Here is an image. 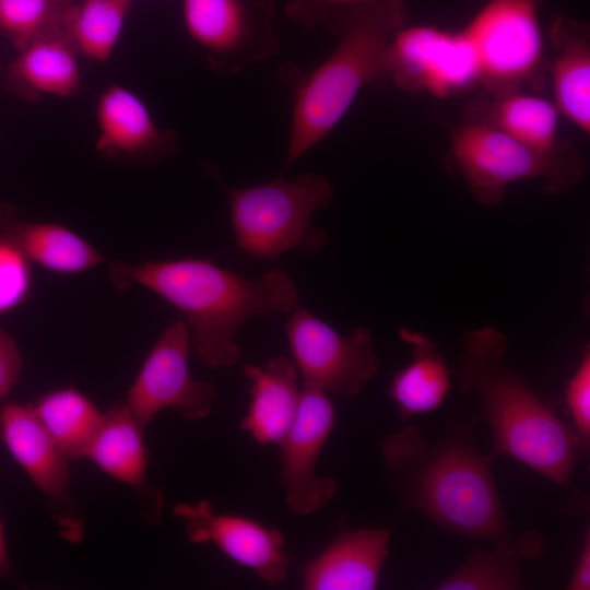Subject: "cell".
Masks as SVG:
<instances>
[{
  "label": "cell",
  "instance_id": "ffe728a7",
  "mask_svg": "<svg viewBox=\"0 0 590 590\" xmlns=\"http://www.w3.org/2000/svg\"><path fill=\"white\" fill-rule=\"evenodd\" d=\"M250 402L240 428L260 445H280L296 417L300 391L299 373L292 358L276 356L261 365L246 364Z\"/></svg>",
  "mask_w": 590,
  "mask_h": 590
},
{
  "label": "cell",
  "instance_id": "f1b7e54d",
  "mask_svg": "<svg viewBox=\"0 0 590 590\" xmlns=\"http://www.w3.org/2000/svg\"><path fill=\"white\" fill-rule=\"evenodd\" d=\"M370 0H287L284 13L309 32L324 28L331 33L338 20L351 9Z\"/></svg>",
  "mask_w": 590,
  "mask_h": 590
},
{
  "label": "cell",
  "instance_id": "603a6c76",
  "mask_svg": "<svg viewBox=\"0 0 590 590\" xmlns=\"http://www.w3.org/2000/svg\"><path fill=\"white\" fill-rule=\"evenodd\" d=\"M487 550L473 547L451 576L437 590H518L522 588L521 568L526 562L540 559L546 539L536 530L511 532L493 542Z\"/></svg>",
  "mask_w": 590,
  "mask_h": 590
},
{
  "label": "cell",
  "instance_id": "cb8c5ba5",
  "mask_svg": "<svg viewBox=\"0 0 590 590\" xmlns=\"http://www.w3.org/2000/svg\"><path fill=\"white\" fill-rule=\"evenodd\" d=\"M400 337L412 347V361L392 378L390 397L401 418L439 408L450 390V371L435 344L421 333L401 329Z\"/></svg>",
  "mask_w": 590,
  "mask_h": 590
},
{
  "label": "cell",
  "instance_id": "4316f807",
  "mask_svg": "<svg viewBox=\"0 0 590 590\" xmlns=\"http://www.w3.org/2000/svg\"><path fill=\"white\" fill-rule=\"evenodd\" d=\"M56 0H0V33L17 51L45 27Z\"/></svg>",
  "mask_w": 590,
  "mask_h": 590
},
{
  "label": "cell",
  "instance_id": "6da1fadb",
  "mask_svg": "<svg viewBox=\"0 0 590 590\" xmlns=\"http://www.w3.org/2000/svg\"><path fill=\"white\" fill-rule=\"evenodd\" d=\"M480 420L477 414L455 417L436 440L408 425L387 435L381 451L405 510L445 532L491 543L514 529L493 477L494 459L474 442Z\"/></svg>",
  "mask_w": 590,
  "mask_h": 590
},
{
  "label": "cell",
  "instance_id": "9c48e42d",
  "mask_svg": "<svg viewBox=\"0 0 590 590\" xmlns=\"http://www.w3.org/2000/svg\"><path fill=\"white\" fill-rule=\"evenodd\" d=\"M290 312L284 331L303 386L346 399L375 378L380 362L369 329L344 335L299 305Z\"/></svg>",
  "mask_w": 590,
  "mask_h": 590
},
{
  "label": "cell",
  "instance_id": "5bb4252c",
  "mask_svg": "<svg viewBox=\"0 0 590 590\" xmlns=\"http://www.w3.org/2000/svg\"><path fill=\"white\" fill-rule=\"evenodd\" d=\"M335 424V409L329 394L303 386L296 417L281 448L280 479L285 503L299 516L323 508L338 489L334 477L317 474L318 457Z\"/></svg>",
  "mask_w": 590,
  "mask_h": 590
},
{
  "label": "cell",
  "instance_id": "5b68a950",
  "mask_svg": "<svg viewBox=\"0 0 590 590\" xmlns=\"http://www.w3.org/2000/svg\"><path fill=\"white\" fill-rule=\"evenodd\" d=\"M224 188L236 246L244 253L275 261L288 251L314 255L326 246L327 234L314 226L312 217L332 201L327 177L307 172L293 179L280 176L258 186Z\"/></svg>",
  "mask_w": 590,
  "mask_h": 590
},
{
  "label": "cell",
  "instance_id": "d4e9b609",
  "mask_svg": "<svg viewBox=\"0 0 590 590\" xmlns=\"http://www.w3.org/2000/svg\"><path fill=\"white\" fill-rule=\"evenodd\" d=\"M33 406L48 435L69 460L85 458L104 413L84 393L72 387L56 389Z\"/></svg>",
  "mask_w": 590,
  "mask_h": 590
},
{
  "label": "cell",
  "instance_id": "4fadbf2b",
  "mask_svg": "<svg viewBox=\"0 0 590 590\" xmlns=\"http://www.w3.org/2000/svg\"><path fill=\"white\" fill-rule=\"evenodd\" d=\"M190 543H212L235 563L251 569L270 586L282 585L292 562L283 533L253 518L221 514L210 500L181 502L174 506Z\"/></svg>",
  "mask_w": 590,
  "mask_h": 590
},
{
  "label": "cell",
  "instance_id": "1f68e13d",
  "mask_svg": "<svg viewBox=\"0 0 590 590\" xmlns=\"http://www.w3.org/2000/svg\"><path fill=\"white\" fill-rule=\"evenodd\" d=\"M569 590H589L590 589V531L587 528L580 553L576 562L574 571L568 581Z\"/></svg>",
  "mask_w": 590,
  "mask_h": 590
},
{
  "label": "cell",
  "instance_id": "8fae6325",
  "mask_svg": "<svg viewBox=\"0 0 590 590\" xmlns=\"http://www.w3.org/2000/svg\"><path fill=\"white\" fill-rule=\"evenodd\" d=\"M385 68L399 90L438 98L464 92L480 80L474 49L462 30L404 26L387 49Z\"/></svg>",
  "mask_w": 590,
  "mask_h": 590
},
{
  "label": "cell",
  "instance_id": "4dcf8cb0",
  "mask_svg": "<svg viewBox=\"0 0 590 590\" xmlns=\"http://www.w3.org/2000/svg\"><path fill=\"white\" fill-rule=\"evenodd\" d=\"M23 368V355L15 340L0 326V401L8 398Z\"/></svg>",
  "mask_w": 590,
  "mask_h": 590
},
{
  "label": "cell",
  "instance_id": "44dd1931",
  "mask_svg": "<svg viewBox=\"0 0 590 590\" xmlns=\"http://www.w3.org/2000/svg\"><path fill=\"white\" fill-rule=\"evenodd\" d=\"M0 241L17 249L31 263L61 274H76L105 262L87 240L68 227L19 219L12 205L0 204Z\"/></svg>",
  "mask_w": 590,
  "mask_h": 590
},
{
  "label": "cell",
  "instance_id": "7c38bea8",
  "mask_svg": "<svg viewBox=\"0 0 590 590\" xmlns=\"http://www.w3.org/2000/svg\"><path fill=\"white\" fill-rule=\"evenodd\" d=\"M0 439L40 491L59 535L82 542L85 522L70 487L69 458L39 422L33 404L7 402L0 408Z\"/></svg>",
  "mask_w": 590,
  "mask_h": 590
},
{
  "label": "cell",
  "instance_id": "2e32d148",
  "mask_svg": "<svg viewBox=\"0 0 590 590\" xmlns=\"http://www.w3.org/2000/svg\"><path fill=\"white\" fill-rule=\"evenodd\" d=\"M97 152L118 162H156L178 149L177 134L160 128L133 91L109 85L96 105Z\"/></svg>",
  "mask_w": 590,
  "mask_h": 590
},
{
  "label": "cell",
  "instance_id": "30bf717a",
  "mask_svg": "<svg viewBox=\"0 0 590 590\" xmlns=\"http://www.w3.org/2000/svg\"><path fill=\"white\" fill-rule=\"evenodd\" d=\"M190 344L186 322L177 319L165 328L144 359L123 402L143 430L167 409L190 422L203 420L212 412L216 388L192 377Z\"/></svg>",
  "mask_w": 590,
  "mask_h": 590
},
{
  "label": "cell",
  "instance_id": "836d02e7",
  "mask_svg": "<svg viewBox=\"0 0 590 590\" xmlns=\"http://www.w3.org/2000/svg\"><path fill=\"white\" fill-rule=\"evenodd\" d=\"M0 75H1V64H0Z\"/></svg>",
  "mask_w": 590,
  "mask_h": 590
},
{
  "label": "cell",
  "instance_id": "d6986e66",
  "mask_svg": "<svg viewBox=\"0 0 590 590\" xmlns=\"http://www.w3.org/2000/svg\"><path fill=\"white\" fill-rule=\"evenodd\" d=\"M559 116L553 102L522 90H511L483 93L472 99L463 120L492 126L546 155H577L576 148L558 134Z\"/></svg>",
  "mask_w": 590,
  "mask_h": 590
},
{
  "label": "cell",
  "instance_id": "d6a6232c",
  "mask_svg": "<svg viewBox=\"0 0 590 590\" xmlns=\"http://www.w3.org/2000/svg\"><path fill=\"white\" fill-rule=\"evenodd\" d=\"M13 565L9 558L3 524L0 520V579L11 575Z\"/></svg>",
  "mask_w": 590,
  "mask_h": 590
},
{
  "label": "cell",
  "instance_id": "3957f363",
  "mask_svg": "<svg viewBox=\"0 0 590 590\" xmlns=\"http://www.w3.org/2000/svg\"><path fill=\"white\" fill-rule=\"evenodd\" d=\"M507 338L492 327L469 331L453 370L460 388L479 397L491 430L488 455L512 458L557 485H567L579 450L548 402L510 367Z\"/></svg>",
  "mask_w": 590,
  "mask_h": 590
},
{
  "label": "cell",
  "instance_id": "7a4b0ae2",
  "mask_svg": "<svg viewBox=\"0 0 590 590\" xmlns=\"http://www.w3.org/2000/svg\"><path fill=\"white\" fill-rule=\"evenodd\" d=\"M108 274L118 291L139 285L175 306L186 319L199 359L209 368L239 361L237 335L248 319L290 312L299 302L295 282L279 269L249 279L208 259L184 258L111 262Z\"/></svg>",
  "mask_w": 590,
  "mask_h": 590
},
{
  "label": "cell",
  "instance_id": "8992f818",
  "mask_svg": "<svg viewBox=\"0 0 590 590\" xmlns=\"http://www.w3.org/2000/svg\"><path fill=\"white\" fill-rule=\"evenodd\" d=\"M451 154L475 200L497 205L507 188L520 180H539L545 191L564 193L585 173V160L540 153L492 126L462 121L450 126Z\"/></svg>",
  "mask_w": 590,
  "mask_h": 590
},
{
  "label": "cell",
  "instance_id": "ac0fdd59",
  "mask_svg": "<svg viewBox=\"0 0 590 590\" xmlns=\"http://www.w3.org/2000/svg\"><path fill=\"white\" fill-rule=\"evenodd\" d=\"M143 434L123 402H116L104 413L85 458L104 473L128 485L135 494L142 516L150 524L157 526L163 516L164 495L148 482L149 455Z\"/></svg>",
  "mask_w": 590,
  "mask_h": 590
},
{
  "label": "cell",
  "instance_id": "e0dca14e",
  "mask_svg": "<svg viewBox=\"0 0 590 590\" xmlns=\"http://www.w3.org/2000/svg\"><path fill=\"white\" fill-rule=\"evenodd\" d=\"M392 527L351 529L343 518L329 544L303 567L306 590H373L390 554Z\"/></svg>",
  "mask_w": 590,
  "mask_h": 590
},
{
  "label": "cell",
  "instance_id": "52a82bcc",
  "mask_svg": "<svg viewBox=\"0 0 590 590\" xmlns=\"http://www.w3.org/2000/svg\"><path fill=\"white\" fill-rule=\"evenodd\" d=\"M543 0H488L462 30L479 64L484 93L522 90L543 63L539 21Z\"/></svg>",
  "mask_w": 590,
  "mask_h": 590
},
{
  "label": "cell",
  "instance_id": "9a60e30c",
  "mask_svg": "<svg viewBox=\"0 0 590 590\" xmlns=\"http://www.w3.org/2000/svg\"><path fill=\"white\" fill-rule=\"evenodd\" d=\"M71 0H56L45 27L8 67L7 85L20 98L74 96L82 90L78 54L67 24Z\"/></svg>",
  "mask_w": 590,
  "mask_h": 590
},
{
  "label": "cell",
  "instance_id": "484cf974",
  "mask_svg": "<svg viewBox=\"0 0 590 590\" xmlns=\"http://www.w3.org/2000/svg\"><path fill=\"white\" fill-rule=\"evenodd\" d=\"M133 0H71L67 24L79 51L97 62L107 61L121 34Z\"/></svg>",
  "mask_w": 590,
  "mask_h": 590
},
{
  "label": "cell",
  "instance_id": "f546056e",
  "mask_svg": "<svg viewBox=\"0 0 590 590\" xmlns=\"http://www.w3.org/2000/svg\"><path fill=\"white\" fill-rule=\"evenodd\" d=\"M565 402L574 423L579 450H585L590 439V352L582 358L565 389Z\"/></svg>",
  "mask_w": 590,
  "mask_h": 590
},
{
  "label": "cell",
  "instance_id": "277c9868",
  "mask_svg": "<svg viewBox=\"0 0 590 590\" xmlns=\"http://www.w3.org/2000/svg\"><path fill=\"white\" fill-rule=\"evenodd\" d=\"M404 26L403 0H370L338 20L331 34L339 44L316 68L281 66L279 80L293 98L287 166L331 133L364 86L387 79L386 52Z\"/></svg>",
  "mask_w": 590,
  "mask_h": 590
},
{
  "label": "cell",
  "instance_id": "ba28073f",
  "mask_svg": "<svg viewBox=\"0 0 590 590\" xmlns=\"http://www.w3.org/2000/svg\"><path fill=\"white\" fill-rule=\"evenodd\" d=\"M185 28L219 75H235L279 54L272 0H181Z\"/></svg>",
  "mask_w": 590,
  "mask_h": 590
},
{
  "label": "cell",
  "instance_id": "7402d4cb",
  "mask_svg": "<svg viewBox=\"0 0 590 590\" xmlns=\"http://www.w3.org/2000/svg\"><path fill=\"white\" fill-rule=\"evenodd\" d=\"M556 55L551 64L552 88L559 114L585 134L590 133V31L588 23L557 14L548 30Z\"/></svg>",
  "mask_w": 590,
  "mask_h": 590
},
{
  "label": "cell",
  "instance_id": "83f0119b",
  "mask_svg": "<svg viewBox=\"0 0 590 590\" xmlns=\"http://www.w3.org/2000/svg\"><path fill=\"white\" fill-rule=\"evenodd\" d=\"M31 262L13 246L0 241V315L7 314L30 295Z\"/></svg>",
  "mask_w": 590,
  "mask_h": 590
}]
</instances>
